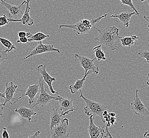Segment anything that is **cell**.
Here are the masks:
<instances>
[{"mask_svg": "<svg viewBox=\"0 0 149 138\" xmlns=\"http://www.w3.org/2000/svg\"><path fill=\"white\" fill-rule=\"evenodd\" d=\"M56 52L58 53H60V50L56 49L53 44H43L42 42H39L37 46L35 47L32 50L28 55L23 58V59L26 60L29 58H31L37 55L41 54L48 52Z\"/></svg>", "mask_w": 149, "mask_h": 138, "instance_id": "cell-10", "label": "cell"}, {"mask_svg": "<svg viewBox=\"0 0 149 138\" xmlns=\"http://www.w3.org/2000/svg\"><path fill=\"white\" fill-rule=\"evenodd\" d=\"M0 43L6 48V51L8 53L16 49V47L13 44H12L10 39L0 37Z\"/></svg>", "mask_w": 149, "mask_h": 138, "instance_id": "cell-23", "label": "cell"}, {"mask_svg": "<svg viewBox=\"0 0 149 138\" xmlns=\"http://www.w3.org/2000/svg\"><path fill=\"white\" fill-rule=\"evenodd\" d=\"M3 110H4V106L3 104L1 103V101L0 99V118H1L3 115Z\"/></svg>", "mask_w": 149, "mask_h": 138, "instance_id": "cell-32", "label": "cell"}, {"mask_svg": "<svg viewBox=\"0 0 149 138\" xmlns=\"http://www.w3.org/2000/svg\"><path fill=\"white\" fill-rule=\"evenodd\" d=\"M8 60V53L6 50H3L2 49H0V65L3 62L6 61Z\"/></svg>", "mask_w": 149, "mask_h": 138, "instance_id": "cell-26", "label": "cell"}, {"mask_svg": "<svg viewBox=\"0 0 149 138\" xmlns=\"http://www.w3.org/2000/svg\"><path fill=\"white\" fill-rule=\"evenodd\" d=\"M74 60L77 61L80 66L83 67L85 70L84 75L87 73L88 75H91L92 73H94L95 75L98 74L99 68L94 63L96 60V58L92 60L88 57L74 54Z\"/></svg>", "mask_w": 149, "mask_h": 138, "instance_id": "cell-6", "label": "cell"}, {"mask_svg": "<svg viewBox=\"0 0 149 138\" xmlns=\"http://www.w3.org/2000/svg\"><path fill=\"white\" fill-rule=\"evenodd\" d=\"M26 7L25 11L23 12L22 17L19 19H10L8 18L9 22H20L23 25L31 26L33 25L35 23L33 19L30 15V10H31L30 7L29 6V3L30 0H26Z\"/></svg>", "mask_w": 149, "mask_h": 138, "instance_id": "cell-14", "label": "cell"}, {"mask_svg": "<svg viewBox=\"0 0 149 138\" xmlns=\"http://www.w3.org/2000/svg\"><path fill=\"white\" fill-rule=\"evenodd\" d=\"M144 137H145V138H148V137H149V134H148V132L144 133Z\"/></svg>", "mask_w": 149, "mask_h": 138, "instance_id": "cell-38", "label": "cell"}, {"mask_svg": "<svg viewBox=\"0 0 149 138\" xmlns=\"http://www.w3.org/2000/svg\"><path fill=\"white\" fill-rule=\"evenodd\" d=\"M1 135H2V137L3 138H10L9 133L7 131V129L6 127H3V131L2 132H1Z\"/></svg>", "mask_w": 149, "mask_h": 138, "instance_id": "cell-28", "label": "cell"}, {"mask_svg": "<svg viewBox=\"0 0 149 138\" xmlns=\"http://www.w3.org/2000/svg\"><path fill=\"white\" fill-rule=\"evenodd\" d=\"M116 120V118L115 117H111L109 120V122L111 124V125H113L114 124L115 121Z\"/></svg>", "mask_w": 149, "mask_h": 138, "instance_id": "cell-33", "label": "cell"}, {"mask_svg": "<svg viewBox=\"0 0 149 138\" xmlns=\"http://www.w3.org/2000/svg\"><path fill=\"white\" fill-rule=\"evenodd\" d=\"M62 116L59 114L58 112L57 109H52L50 114V128L52 130L54 127L60 123L62 121Z\"/></svg>", "mask_w": 149, "mask_h": 138, "instance_id": "cell-18", "label": "cell"}, {"mask_svg": "<svg viewBox=\"0 0 149 138\" xmlns=\"http://www.w3.org/2000/svg\"><path fill=\"white\" fill-rule=\"evenodd\" d=\"M143 18L146 20V21H147V23H148V24H149V20H148L149 17H146V16H144Z\"/></svg>", "mask_w": 149, "mask_h": 138, "instance_id": "cell-39", "label": "cell"}, {"mask_svg": "<svg viewBox=\"0 0 149 138\" xmlns=\"http://www.w3.org/2000/svg\"><path fill=\"white\" fill-rule=\"evenodd\" d=\"M17 35L19 38L26 37V32H17Z\"/></svg>", "mask_w": 149, "mask_h": 138, "instance_id": "cell-31", "label": "cell"}, {"mask_svg": "<svg viewBox=\"0 0 149 138\" xmlns=\"http://www.w3.org/2000/svg\"><path fill=\"white\" fill-rule=\"evenodd\" d=\"M141 1L142 2H143L144 1H146L148 3V4H149V0H141Z\"/></svg>", "mask_w": 149, "mask_h": 138, "instance_id": "cell-40", "label": "cell"}, {"mask_svg": "<svg viewBox=\"0 0 149 138\" xmlns=\"http://www.w3.org/2000/svg\"><path fill=\"white\" fill-rule=\"evenodd\" d=\"M26 3V1L24 0L19 6H14L6 2L4 0H0V6H4L7 9L9 12V18L15 19H19L22 17L23 13L22 6Z\"/></svg>", "mask_w": 149, "mask_h": 138, "instance_id": "cell-8", "label": "cell"}, {"mask_svg": "<svg viewBox=\"0 0 149 138\" xmlns=\"http://www.w3.org/2000/svg\"><path fill=\"white\" fill-rule=\"evenodd\" d=\"M94 28L98 32V36L95 38V40L98 41L100 44L105 45L111 51L118 49V44L115 43V42L119 37L120 30L118 27L109 26L107 28L99 29L94 27Z\"/></svg>", "mask_w": 149, "mask_h": 138, "instance_id": "cell-1", "label": "cell"}, {"mask_svg": "<svg viewBox=\"0 0 149 138\" xmlns=\"http://www.w3.org/2000/svg\"><path fill=\"white\" fill-rule=\"evenodd\" d=\"M39 90L40 93L38 96L37 101L35 105L32 107L31 108H33L34 107L39 105L40 107H42L50 103L52 101H58V96H52L49 95L47 92L46 89L44 86V81L42 80V77L40 76L39 79Z\"/></svg>", "mask_w": 149, "mask_h": 138, "instance_id": "cell-4", "label": "cell"}, {"mask_svg": "<svg viewBox=\"0 0 149 138\" xmlns=\"http://www.w3.org/2000/svg\"><path fill=\"white\" fill-rule=\"evenodd\" d=\"M79 91L80 92L79 98H82L86 104V106L84 108L85 113L88 116L92 115H93L94 117L99 116L102 118V120H103V122L104 123L102 114L104 111L107 110V106L100 103L90 100L89 99L86 98L83 94L81 90H80Z\"/></svg>", "mask_w": 149, "mask_h": 138, "instance_id": "cell-3", "label": "cell"}, {"mask_svg": "<svg viewBox=\"0 0 149 138\" xmlns=\"http://www.w3.org/2000/svg\"><path fill=\"white\" fill-rule=\"evenodd\" d=\"M136 15V13L134 12H124L120 13H117L112 15L110 16L111 18H113L116 19L117 22L120 23L123 25L125 28H128L130 26V21L132 15Z\"/></svg>", "mask_w": 149, "mask_h": 138, "instance_id": "cell-16", "label": "cell"}, {"mask_svg": "<svg viewBox=\"0 0 149 138\" xmlns=\"http://www.w3.org/2000/svg\"><path fill=\"white\" fill-rule=\"evenodd\" d=\"M61 115L62 116L72 112L74 111L73 106V99L70 98H64L58 96Z\"/></svg>", "mask_w": 149, "mask_h": 138, "instance_id": "cell-13", "label": "cell"}, {"mask_svg": "<svg viewBox=\"0 0 149 138\" xmlns=\"http://www.w3.org/2000/svg\"><path fill=\"white\" fill-rule=\"evenodd\" d=\"M120 1V2L122 3L124 5H125V6H130L131 9L134 10V11L136 13V15L138 16L140 15V13L138 11V10H136V9L135 8L134 4H133L132 2V0H119Z\"/></svg>", "mask_w": 149, "mask_h": 138, "instance_id": "cell-24", "label": "cell"}, {"mask_svg": "<svg viewBox=\"0 0 149 138\" xmlns=\"http://www.w3.org/2000/svg\"><path fill=\"white\" fill-rule=\"evenodd\" d=\"M107 114H108V112H107V110H105V111H104L103 112V114H102L103 116H105V115H107Z\"/></svg>", "mask_w": 149, "mask_h": 138, "instance_id": "cell-36", "label": "cell"}, {"mask_svg": "<svg viewBox=\"0 0 149 138\" xmlns=\"http://www.w3.org/2000/svg\"><path fill=\"white\" fill-rule=\"evenodd\" d=\"M39 92V84H35L32 85H29L28 89L26 92L23 94V95L21 96L17 99L16 98V103L20 99L22 98L24 96H28L29 97V106H30L32 103H33L35 99Z\"/></svg>", "mask_w": 149, "mask_h": 138, "instance_id": "cell-15", "label": "cell"}, {"mask_svg": "<svg viewBox=\"0 0 149 138\" xmlns=\"http://www.w3.org/2000/svg\"><path fill=\"white\" fill-rule=\"evenodd\" d=\"M106 125V127H111V126H112V125H111V123L109 122H106V124L105 125Z\"/></svg>", "mask_w": 149, "mask_h": 138, "instance_id": "cell-37", "label": "cell"}, {"mask_svg": "<svg viewBox=\"0 0 149 138\" xmlns=\"http://www.w3.org/2000/svg\"><path fill=\"white\" fill-rule=\"evenodd\" d=\"M108 114H109L111 117H115V116H116V114L114 112L108 113Z\"/></svg>", "mask_w": 149, "mask_h": 138, "instance_id": "cell-34", "label": "cell"}, {"mask_svg": "<svg viewBox=\"0 0 149 138\" xmlns=\"http://www.w3.org/2000/svg\"><path fill=\"white\" fill-rule=\"evenodd\" d=\"M40 131H38L36 132L34 134H31V135H30L27 137V138H39V134H40Z\"/></svg>", "mask_w": 149, "mask_h": 138, "instance_id": "cell-30", "label": "cell"}, {"mask_svg": "<svg viewBox=\"0 0 149 138\" xmlns=\"http://www.w3.org/2000/svg\"><path fill=\"white\" fill-rule=\"evenodd\" d=\"M26 37L28 39L29 42H42L46 38H49L50 36L48 34H45L42 32H38L35 34H32L31 32H26Z\"/></svg>", "mask_w": 149, "mask_h": 138, "instance_id": "cell-19", "label": "cell"}, {"mask_svg": "<svg viewBox=\"0 0 149 138\" xmlns=\"http://www.w3.org/2000/svg\"><path fill=\"white\" fill-rule=\"evenodd\" d=\"M36 69L37 70L38 72L41 75V76L42 77L44 82L46 83L48 85L50 90V92L53 94H59V92H56L55 90L53 89V87H52V82L56 81V79L55 77H51L49 73L47 72L46 70V64L39 65L36 68Z\"/></svg>", "mask_w": 149, "mask_h": 138, "instance_id": "cell-12", "label": "cell"}, {"mask_svg": "<svg viewBox=\"0 0 149 138\" xmlns=\"http://www.w3.org/2000/svg\"><path fill=\"white\" fill-rule=\"evenodd\" d=\"M93 53H95V58L98 61L104 60L107 61V59L105 56V54L102 49V45H98L95 46L93 49Z\"/></svg>", "mask_w": 149, "mask_h": 138, "instance_id": "cell-22", "label": "cell"}, {"mask_svg": "<svg viewBox=\"0 0 149 138\" xmlns=\"http://www.w3.org/2000/svg\"><path fill=\"white\" fill-rule=\"evenodd\" d=\"M94 119L95 117L93 115L89 116V124L88 128L89 137L91 138H113L108 130V127L105 125L101 127L96 125L94 122Z\"/></svg>", "mask_w": 149, "mask_h": 138, "instance_id": "cell-5", "label": "cell"}, {"mask_svg": "<svg viewBox=\"0 0 149 138\" xmlns=\"http://www.w3.org/2000/svg\"><path fill=\"white\" fill-rule=\"evenodd\" d=\"M28 39L26 37H20L17 40V43H28Z\"/></svg>", "mask_w": 149, "mask_h": 138, "instance_id": "cell-29", "label": "cell"}, {"mask_svg": "<svg viewBox=\"0 0 149 138\" xmlns=\"http://www.w3.org/2000/svg\"><path fill=\"white\" fill-rule=\"evenodd\" d=\"M138 55L141 58H143L146 61L147 63H149V50H144L138 53Z\"/></svg>", "mask_w": 149, "mask_h": 138, "instance_id": "cell-25", "label": "cell"}, {"mask_svg": "<svg viewBox=\"0 0 149 138\" xmlns=\"http://www.w3.org/2000/svg\"><path fill=\"white\" fill-rule=\"evenodd\" d=\"M6 90L3 93L5 96L4 101L3 104V106H6L8 103L10 104L11 105L16 103V98L14 97L15 92L17 89V85L14 84L13 82H6Z\"/></svg>", "mask_w": 149, "mask_h": 138, "instance_id": "cell-11", "label": "cell"}, {"mask_svg": "<svg viewBox=\"0 0 149 138\" xmlns=\"http://www.w3.org/2000/svg\"><path fill=\"white\" fill-rule=\"evenodd\" d=\"M88 75V74L87 73L86 75H84L83 78L81 79H77V80L74 82V84L69 86V89L72 94L77 93L78 91L81 90V89L83 88L85 81L86 80V78H87Z\"/></svg>", "mask_w": 149, "mask_h": 138, "instance_id": "cell-21", "label": "cell"}, {"mask_svg": "<svg viewBox=\"0 0 149 138\" xmlns=\"http://www.w3.org/2000/svg\"><path fill=\"white\" fill-rule=\"evenodd\" d=\"M118 38L120 39V44L122 46L127 47L129 49H131V47L134 45L135 42L139 39V38L136 35H131L130 36L124 37L119 36Z\"/></svg>", "mask_w": 149, "mask_h": 138, "instance_id": "cell-20", "label": "cell"}, {"mask_svg": "<svg viewBox=\"0 0 149 138\" xmlns=\"http://www.w3.org/2000/svg\"><path fill=\"white\" fill-rule=\"evenodd\" d=\"M138 91V89H136L134 97L131 103V108L135 115H143L148 116L149 115V111L139 97Z\"/></svg>", "mask_w": 149, "mask_h": 138, "instance_id": "cell-9", "label": "cell"}, {"mask_svg": "<svg viewBox=\"0 0 149 138\" xmlns=\"http://www.w3.org/2000/svg\"><path fill=\"white\" fill-rule=\"evenodd\" d=\"M69 120L63 118L60 123L51 130L52 138H67L69 137Z\"/></svg>", "mask_w": 149, "mask_h": 138, "instance_id": "cell-7", "label": "cell"}, {"mask_svg": "<svg viewBox=\"0 0 149 138\" xmlns=\"http://www.w3.org/2000/svg\"><path fill=\"white\" fill-rule=\"evenodd\" d=\"M107 14L101 15L99 17L95 19H82L78 23L72 25H60L59 26V28H67L73 30L78 34H84L89 32L92 28H94V25L96 23L100 21L103 18L106 17Z\"/></svg>", "mask_w": 149, "mask_h": 138, "instance_id": "cell-2", "label": "cell"}, {"mask_svg": "<svg viewBox=\"0 0 149 138\" xmlns=\"http://www.w3.org/2000/svg\"><path fill=\"white\" fill-rule=\"evenodd\" d=\"M15 112L20 115L21 118L27 120L29 122L32 120V116L37 114L32 108H29L24 107H20L15 109Z\"/></svg>", "mask_w": 149, "mask_h": 138, "instance_id": "cell-17", "label": "cell"}, {"mask_svg": "<svg viewBox=\"0 0 149 138\" xmlns=\"http://www.w3.org/2000/svg\"><path fill=\"white\" fill-rule=\"evenodd\" d=\"M9 23L8 17L6 15H3L2 16L0 17V27L5 26Z\"/></svg>", "mask_w": 149, "mask_h": 138, "instance_id": "cell-27", "label": "cell"}, {"mask_svg": "<svg viewBox=\"0 0 149 138\" xmlns=\"http://www.w3.org/2000/svg\"><path fill=\"white\" fill-rule=\"evenodd\" d=\"M0 97L5 99V96L4 95L3 92H2V90H0Z\"/></svg>", "mask_w": 149, "mask_h": 138, "instance_id": "cell-35", "label": "cell"}]
</instances>
